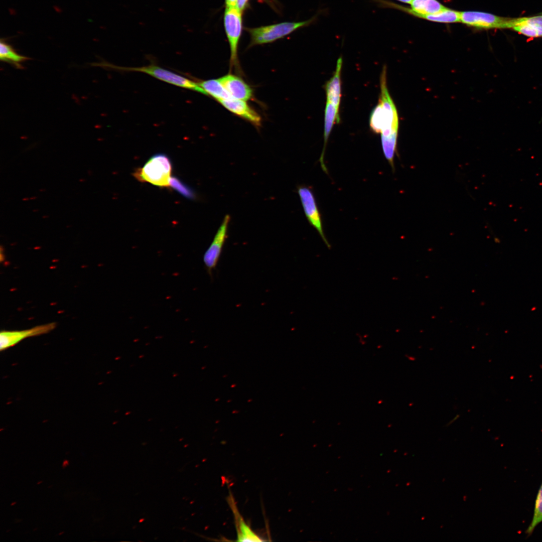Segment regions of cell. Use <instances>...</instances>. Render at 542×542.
<instances>
[{
  "mask_svg": "<svg viewBox=\"0 0 542 542\" xmlns=\"http://www.w3.org/2000/svg\"><path fill=\"white\" fill-rule=\"evenodd\" d=\"M369 126L374 132L381 133V138L397 139L398 113L387 89L385 66L383 67L380 76L379 100L371 112Z\"/></svg>",
  "mask_w": 542,
  "mask_h": 542,
  "instance_id": "6da1fadb",
  "label": "cell"
},
{
  "mask_svg": "<svg viewBox=\"0 0 542 542\" xmlns=\"http://www.w3.org/2000/svg\"><path fill=\"white\" fill-rule=\"evenodd\" d=\"M321 13L320 10L310 19L301 22H285L257 28H245L250 35L248 47L273 42L297 29L309 26L316 22Z\"/></svg>",
  "mask_w": 542,
  "mask_h": 542,
  "instance_id": "7a4b0ae2",
  "label": "cell"
},
{
  "mask_svg": "<svg viewBox=\"0 0 542 542\" xmlns=\"http://www.w3.org/2000/svg\"><path fill=\"white\" fill-rule=\"evenodd\" d=\"M93 65L121 71H134L145 73L165 82L184 88L195 91L206 95L205 92L198 85L197 82L193 81L187 78L175 73L172 71L164 69L154 64H151L147 66L141 67H127L116 66L114 64L102 61L99 63H93Z\"/></svg>",
  "mask_w": 542,
  "mask_h": 542,
  "instance_id": "3957f363",
  "label": "cell"
},
{
  "mask_svg": "<svg viewBox=\"0 0 542 542\" xmlns=\"http://www.w3.org/2000/svg\"><path fill=\"white\" fill-rule=\"evenodd\" d=\"M172 166L168 157L163 154L154 155L133 173L139 181L165 187L170 186Z\"/></svg>",
  "mask_w": 542,
  "mask_h": 542,
  "instance_id": "277c9868",
  "label": "cell"
},
{
  "mask_svg": "<svg viewBox=\"0 0 542 542\" xmlns=\"http://www.w3.org/2000/svg\"><path fill=\"white\" fill-rule=\"evenodd\" d=\"M242 13L236 8H226L224 15V26L230 49L231 65H238V46L242 29Z\"/></svg>",
  "mask_w": 542,
  "mask_h": 542,
  "instance_id": "5b68a950",
  "label": "cell"
},
{
  "mask_svg": "<svg viewBox=\"0 0 542 542\" xmlns=\"http://www.w3.org/2000/svg\"><path fill=\"white\" fill-rule=\"evenodd\" d=\"M298 193L309 223L317 230L326 246L330 248L331 245L324 234L321 214L312 191L307 186H300L298 187Z\"/></svg>",
  "mask_w": 542,
  "mask_h": 542,
  "instance_id": "8992f818",
  "label": "cell"
},
{
  "mask_svg": "<svg viewBox=\"0 0 542 542\" xmlns=\"http://www.w3.org/2000/svg\"><path fill=\"white\" fill-rule=\"evenodd\" d=\"M230 220L229 215L226 214L214 237L208 249L205 251L203 258L204 265L211 274L212 269L217 265L223 245L227 237L228 227Z\"/></svg>",
  "mask_w": 542,
  "mask_h": 542,
  "instance_id": "52a82bcc",
  "label": "cell"
},
{
  "mask_svg": "<svg viewBox=\"0 0 542 542\" xmlns=\"http://www.w3.org/2000/svg\"><path fill=\"white\" fill-rule=\"evenodd\" d=\"M507 18L478 11L460 12L463 24L478 29H504Z\"/></svg>",
  "mask_w": 542,
  "mask_h": 542,
  "instance_id": "ba28073f",
  "label": "cell"
},
{
  "mask_svg": "<svg viewBox=\"0 0 542 542\" xmlns=\"http://www.w3.org/2000/svg\"><path fill=\"white\" fill-rule=\"evenodd\" d=\"M56 323H49L20 331H3L0 333V350H5L30 337L46 334L56 327Z\"/></svg>",
  "mask_w": 542,
  "mask_h": 542,
  "instance_id": "9c48e42d",
  "label": "cell"
},
{
  "mask_svg": "<svg viewBox=\"0 0 542 542\" xmlns=\"http://www.w3.org/2000/svg\"><path fill=\"white\" fill-rule=\"evenodd\" d=\"M504 29H512L529 38L542 37V15L507 18Z\"/></svg>",
  "mask_w": 542,
  "mask_h": 542,
  "instance_id": "30bf717a",
  "label": "cell"
},
{
  "mask_svg": "<svg viewBox=\"0 0 542 542\" xmlns=\"http://www.w3.org/2000/svg\"><path fill=\"white\" fill-rule=\"evenodd\" d=\"M232 98L246 101L252 97V90L241 78L228 74L219 78Z\"/></svg>",
  "mask_w": 542,
  "mask_h": 542,
  "instance_id": "8fae6325",
  "label": "cell"
},
{
  "mask_svg": "<svg viewBox=\"0 0 542 542\" xmlns=\"http://www.w3.org/2000/svg\"><path fill=\"white\" fill-rule=\"evenodd\" d=\"M218 101L230 112L250 121L256 126L260 125V116L251 108L245 101L230 98Z\"/></svg>",
  "mask_w": 542,
  "mask_h": 542,
  "instance_id": "7c38bea8",
  "label": "cell"
},
{
  "mask_svg": "<svg viewBox=\"0 0 542 542\" xmlns=\"http://www.w3.org/2000/svg\"><path fill=\"white\" fill-rule=\"evenodd\" d=\"M342 66V58L339 57L337 61L336 67L334 74L325 85L327 101L333 104L338 110L341 97V72Z\"/></svg>",
  "mask_w": 542,
  "mask_h": 542,
  "instance_id": "4fadbf2b",
  "label": "cell"
},
{
  "mask_svg": "<svg viewBox=\"0 0 542 542\" xmlns=\"http://www.w3.org/2000/svg\"><path fill=\"white\" fill-rule=\"evenodd\" d=\"M324 118V147L319 162L322 170L327 173V169L324 160L326 146L334 123H338L340 120L339 110L333 104L327 101L325 109Z\"/></svg>",
  "mask_w": 542,
  "mask_h": 542,
  "instance_id": "5bb4252c",
  "label": "cell"
},
{
  "mask_svg": "<svg viewBox=\"0 0 542 542\" xmlns=\"http://www.w3.org/2000/svg\"><path fill=\"white\" fill-rule=\"evenodd\" d=\"M197 83L205 92L206 95L213 97L218 101L232 98L219 79L200 81Z\"/></svg>",
  "mask_w": 542,
  "mask_h": 542,
  "instance_id": "9a60e30c",
  "label": "cell"
},
{
  "mask_svg": "<svg viewBox=\"0 0 542 542\" xmlns=\"http://www.w3.org/2000/svg\"><path fill=\"white\" fill-rule=\"evenodd\" d=\"M0 58L1 61L13 64L20 69L22 68L21 63L29 59L28 57L17 53L11 45L2 39L0 42Z\"/></svg>",
  "mask_w": 542,
  "mask_h": 542,
  "instance_id": "2e32d148",
  "label": "cell"
},
{
  "mask_svg": "<svg viewBox=\"0 0 542 542\" xmlns=\"http://www.w3.org/2000/svg\"><path fill=\"white\" fill-rule=\"evenodd\" d=\"M542 522V483L539 488L534 503L532 520L526 529L527 536H530L535 527Z\"/></svg>",
  "mask_w": 542,
  "mask_h": 542,
  "instance_id": "e0dca14e",
  "label": "cell"
},
{
  "mask_svg": "<svg viewBox=\"0 0 542 542\" xmlns=\"http://www.w3.org/2000/svg\"><path fill=\"white\" fill-rule=\"evenodd\" d=\"M236 519L237 522V541H262L264 540L252 531L242 518L237 516Z\"/></svg>",
  "mask_w": 542,
  "mask_h": 542,
  "instance_id": "ac0fdd59",
  "label": "cell"
},
{
  "mask_svg": "<svg viewBox=\"0 0 542 542\" xmlns=\"http://www.w3.org/2000/svg\"><path fill=\"white\" fill-rule=\"evenodd\" d=\"M170 186H171L185 197L192 198L194 196L192 191L176 178L171 177Z\"/></svg>",
  "mask_w": 542,
  "mask_h": 542,
  "instance_id": "d6986e66",
  "label": "cell"
},
{
  "mask_svg": "<svg viewBox=\"0 0 542 542\" xmlns=\"http://www.w3.org/2000/svg\"><path fill=\"white\" fill-rule=\"evenodd\" d=\"M249 0H237L236 8L241 13L243 12L248 6Z\"/></svg>",
  "mask_w": 542,
  "mask_h": 542,
  "instance_id": "ffe728a7",
  "label": "cell"
},
{
  "mask_svg": "<svg viewBox=\"0 0 542 542\" xmlns=\"http://www.w3.org/2000/svg\"><path fill=\"white\" fill-rule=\"evenodd\" d=\"M237 0H225L226 8H236Z\"/></svg>",
  "mask_w": 542,
  "mask_h": 542,
  "instance_id": "44dd1931",
  "label": "cell"
},
{
  "mask_svg": "<svg viewBox=\"0 0 542 542\" xmlns=\"http://www.w3.org/2000/svg\"><path fill=\"white\" fill-rule=\"evenodd\" d=\"M69 465V461L67 459H64L62 463V467L63 469L66 468Z\"/></svg>",
  "mask_w": 542,
  "mask_h": 542,
  "instance_id": "7402d4cb",
  "label": "cell"
},
{
  "mask_svg": "<svg viewBox=\"0 0 542 542\" xmlns=\"http://www.w3.org/2000/svg\"><path fill=\"white\" fill-rule=\"evenodd\" d=\"M16 503H17V502H16V501H14V502H12V503H11V506H14V505H15V504H16Z\"/></svg>",
  "mask_w": 542,
  "mask_h": 542,
  "instance_id": "603a6c76",
  "label": "cell"
},
{
  "mask_svg": "<svg viewBox=\"0 0 542 542\" xmlns=\"http://www.w3.org/2000/svg\"><path fill=\"white\" fill-rule=\"evenodd\" d=\"M42 482H43L42 481H38V482L37 483V485H39V484H41V483H42Z\"/></svg>",
  "mask_w": 542,
  "mask_h": 542,
  "instance_id": "cb8c5ba5",
  "label": "cell"
},
{
  "mask_svg": "<svg viewBox=\"0 0 542 542\" xmlns=\"http://www.w3.org/2000/svg\"><path fill=\"white\" fill-rule=\"evenodd\" d=\"M64 533V531H61V532H59V533H58V535H62V534H63Z\"/></svg>",
  "mask_w": 542,
  "mask_h": 542,
  "instance_id": "d4e9b609",
  "label": "cell"
},
{
  "mask_svg": "<svg viewBox=\"0 0 542 542\" xmlns=\"http://www.w3.org/2000/svg\"><path fill=\"white\" fill-rule=\"evenodd\" d=\"M264 1H265L266 2H268V3H270V2H272V0H264Z\"/></svg>",
  "mask_w": 542,
  "mask_h": 542,
  "instance_id": "484cf974",
  "label": "cell"
},
{
  "mask_svg": "<svg viewBox=\"0 0 542 542\" xmlns=\"http://www.w3.org/2000/svg\"><path fill=\"white\" fill-rule=\"evenodd\" d=\"M37 529H38L37 528H34V529H33V530H34V531H35V530H37Z\"/></svg>",
  "mask_w": 542,
  "mask_h": 542,
  "instance_id": "4316f807",
  "label": "cell"
},
{
  "mask_svg": "<svg viewBox=\"0 0 542 542\" xmlns=\"http://www.w3.org/2000/svg\"><path fill=\"white\" fill-rule=\"evenodd\" d=\"M51 487H52V485H50V486H49L48 488H50Z\"/></svg>",
  "mask_w": 542,
  "mask_h": 542,
  "instance_id": "83f0119b",
  "label": "cell"
},
{
  "mask_svg": "<svg viewBox=\"0 0 542 542\" xmlns=\"http://www.w3.org/2000/svg\"><path fill=\"white\" fill-rule=\"evenodd\" d=\"M10 530H11V529H9V530H7V532H9V531H10Z\"/></svg>",
  "mask_w": 542,
  "mask_h": 542,
  "instance_id": "f1b7e54d",
  "label": "cell"
}]
</instances>
